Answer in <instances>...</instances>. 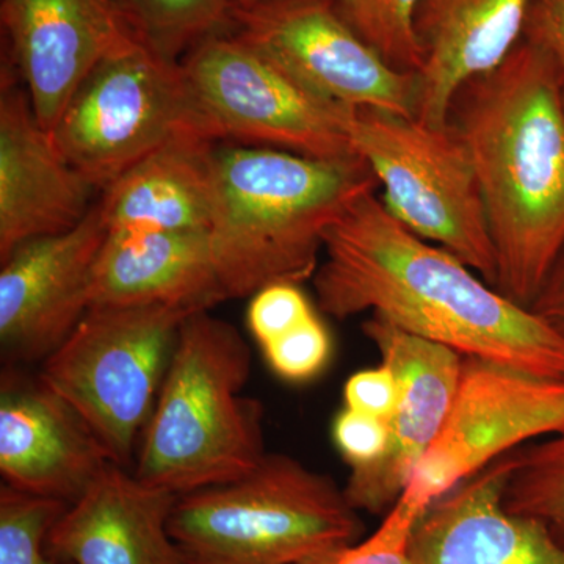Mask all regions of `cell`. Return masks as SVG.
Instances as JSON below:
<instances>
[{
    "label": "cell",
    "mask_w": 564,
    "mask_h": 564,
    "mask_svg": "<svg viewBox=\"0 0 564 564\" xmlns=\"http://www.w3.org/2000/svg\"><path fill=\"white\" fill-rule=\"evenodd\" d=\"M377 185L359 158L215 148L209 239L226 300L314 278L326 229Z\"/></svg>",
    "instance_id": "3"
},
{
    "label": "cell",
    "mask_w": 564,
    "mask_h": 564,
    "mask_svg": "<svg viewBox=\"0 0 564 564\" xmlns=\"http://www.w3.org/2000/svg\"><path fill=\"white\" fill-rule=\"evenodd\" d=\"M508 456L511 469L505 486V508L543 522L564 545V426Z\"/></svg>",
    "instance_id": "22"
},
{
    "label": "cell",
    "mask_w": 564,
    "mask_h": 564,
    "mask_svg": "<svg viewBox=\"0 0 564 564\" xmlns=\"http://www.w3.org/2000/svg\"><path fill=\"white\" fill-rule=\"evenodd\" d=\"M448 122L473 158L503 295L532 306L564 248V95L558 66L524 39L455 96Z\"/></svg>",
    "instance_id": "2"
},
{
    "label": "cell",
    "mask_w": 564,
    "mask_h": 564,
    "mask_svg": "<svg viewBox=\"0 0 564 564\" xmlns=\"http://www.w3.org/2000/svg\"><path fill=\"white\" fill-rule=\"evenodd\" d=\"M348 139L397 221L426 242L462 259L492 288L496 251L470 152L454 126L415 117L352 109Z\"/></svg>",
    "instance_id": "6"
},
{
    "label": "cell",
    "mask_w": 564,
    "mask_h": 564,
    "mask_svg": "<svg viewBox=\"0 0 564 564\" xmlns=\"http://www.w3.org/2000/svg\"><path fill=\"white\" fill-rule=\"evenodd\" d=\"M144 43L181 62L207 36L231 29L229 0H118Z\"/></svg>",
    "instance_id": "23"
},
{
    "label": "cell",
    "mask_w": 564,
    "mask_h": 564,
    "mask_svg": "<svg viewBox=\"0 0 564 564\" xmlns=\"http://www.w3.org/2000/svg\"><path fill=\"white\" fill-rule=\"evenodd\" d=\"M115 464L87 422L40 377L0 384V473L11 488L74 503Z\"/></svg>",
    "instance_id": "15"
},
{
    "label": "cell",
    "mask_w": 564,
    "mask_h": 564,
    "mask_svg": "<svg viewBox=\"0 0 564 564\" xmlns=\"http://www.w3.org/2000/svg\"><path fill=\"white\" fill-rule=\"evenodd\" d=\"M51 135L63 158L102 191L170 141L218 140L182 63L144 41L93 70Z\"/></svg>",
    "instance_id": "8"
},
{
    "label": "cell",
    "mask_w": 564,
    "mask_h": 564,
    "mask_svg": "<svg viewBox=\"0 0 564 564\" xmlns=\"http://www.w3.org/2000/svg\"><path fill=\"white\" fill-rule=\"evenodd\" d=\"M251 351L231 323L188 315L141 434L135 477L184 496L231 484L265 456L262 404L243 395Z\"/></svg>",
    "instance_id": "4"
},
{
    "label": "cell",
    "mask_w": 564,
    "mask_h": 564,
    "mask_svg": "<svg viewBox=\"0 0 564 564\" xmlns=\"http://www.w3.org/2000/svg\"><path fill=\"white\" fill-rule=\"evenodd\" d=\"M181 63L218 139L326 161L358 159L347 132L351 107L307 90L232 33L199 41Z\"/></svg>",
    "instance_id": "9"
},
{
    "label": "cell",
    "mask_w": 564,
    "mask_h": 564,
    "mask_svg": "<svg viewBox=\"0 0 564 564\" xmlns=\"http://www.w3.org/2000/svg\"><path fill=\"white\" fill-rule=\"evenodd\" d=\"M170 533L187 564H302L358 543L362 522L332 478L267 454L239 480L177 497Z\"/></svg>",
    "instance_id": "5"
},
{
    "label": "cell",
    "mask_w": 564,
    "mask_h": 564,
    "mask_svg": "<svg viewBox=\"0 0 564 564\" xmlns=\"http://www.w3.org/2000/svg\"><path fill=\"white\" fill-rule=\"evenodd\" d=\"M399 384V403L388 421L383 456L351 469L344 494L356 511L386 514L402 496L423 455L443 429L458 391L463 355L370 315L362 323Z\"/></svg>",
    "instance_id": "12"
},
{
    "label": "cell",
    "mask_w": 564,
    "mask_h": 564,
    "mask_svg": "<svg viewBox=\"0 0 564 564\" xmlns=\"http://www.w3.org/2000/svg\"><path fill=\"white\" fill-rule=\"evenodd\" d=\"M522 36L540 44L554 58L564 95V0H533Z\"/></svg>",
    "instance_id": "31"
},
{
    "label": "cell",
    "mask_w": 564,
    "mask_h": 564,
    "mask_svg": "<svg viewBox=\"0 0 564 564\" xmlns=\"http://www.w3.org/2000/svg\"><path fill=\"white\" fill-rule=\"evenodd\" d=\"M69 503L2 485L0 488V564H65L47 552L52 527Z\"/></svg>",
    "instance_id": "25"
},
{
    "label": "cell",
    "mask_w": 564,
    "mask_h": 564,
    "mask_svg": "<svg viewBox=\"0 0 564 564\" xmlns=\"http://www.w3.org/2000/svg\"><path fill=\"white\" fill-rule=\"evenodd\" d=\"M421 0H337L340 14L352 31L393 68L417 74L422 52L414 32Z\"/></svg>",
    "instance_id": "24"
},
{
    "label": "cell",
    "mask_w": 564,
    "mask_h": 564,
    "mask_svg": "<svg viewBox=\"0 0 564 564\" xmlns=\"http://www.w3.org/2000/svg\"><path fill=\"white\" fill-rule=\"evenodd\" d=\"M188 311L91 307L39 375L128 469L158 402Z\"/></svg>",
    "instance_id": "7"
},
{
    "label": "cell",
    "mask_w": 564,
    "mask_h": 564,
    "mask_svg": "<svg viewBox=\"0 0 564 564\" xmlns=\"http://www.w3.org/2000/svg\"><path fill=\"white\" fill-rule=\"evenodd\" d=\"M563 426L564 380L463 356L458 391L443 429L397 502L423 516L489 464Z\"/></svg>",
    "instance_id": "10"
},
{
    "label": "cell",
    "mask_w": 564,
    "mask_h": 564,
    "mask_svg": "<svg viewBox=\"0 0 564 564\" xmlns=\"http://www.w3.org/2000/svg\"><path fill=\"white\" fill-rule=\"evenodd\" d=\"M333 441L351 469L369 466L388 447V422L344 408L334 419Z\"/></svg>",
    "instance_id": "29"
},
{
    "label": "cell",
    "mask_w": 564,
    "mask_h": 564,
    "mask_svg": "<svg viewBox=\"0 0 564 564\" xmlns=\"http://www.w3.org/2000/svg\"><path fill=\"white\" fill-rule=\"evenodd\" d=\"M232 9H250V7L261 6V3L272 2V0H229Z\"/></svg>",
    "instance_id": "33"
},
{
    "label": "cell",
    "mask_w": 564,
    "mask_h": 564,
    "mask_svg": "<svg viewBox=\"0 0 564 564\" xmlns=\"http://www.w3.org/2000/svg\"><path fill=\"white\" fill-rule=\"evenodd\" d=\"M314 314L310 300L299 284L276 282L252 295L247 322L252 336L263 347L292 332Z\"/></svg>",
    "instance_id": "27"
},
{
    "label": "cell",
    "mask_w": 564,
    "mask_h": 564,
    "mask_svg": "<svg viewBox=\"0 0 564 564\" xmlns=\"http://www.w3.org/2000/svg\"><path fill=\"white\" fill-rule=\"evenodd\" d=\"M9 51L47 132L107 58L139 44L118 0H2Z\"/></svg>",
    "instance_id": "13"
},
{
    "label": "cell",
    "mask_w": 564,
    "mask_h": 564,
    "mask_svg": "<svg viewBox=\"0 0 564 564\" xmlns=\"http://www.w3.org/2000/svg\"><path fill=\"white\" fill-rule=\"evenodd\" d=\"M262 350L278 377L291 383H306L328 366L333 343L325 323L314 314L292 332L263 345Z\"/></svg>",
    "instance_id": "26"
},
{
    "label": "cell",
    "mask_w": 564,
    "mask_h": 564,
    "mask_svg": "<svg viewBox=\"0 0 564 564\" xmlns=\"http://www.w3.org/2000/svg\"><path fill=\"white\" fill-rule=\"evenodd\" d=\"M107 234L96 204L76 228L33 239L2 261L0 344L10 361H44L90 311Z\"/></svg>",
    "instance_id": "14"
},
{
    "label": "cell",
    "mask_w": 564,
    "mask_h": 564,
    "mask_svg": "<svg viewBox=\"0 0 564 564\" xmlns=\"http://www.w3.org/2000/svg\"><path fill=\"white\" fill-rule=\"evenodd\" d=\"M209 232L110 231L91 284V307L169 306L199 313L225 302Z\"/></svg>",
    "instance_id": "20"
},
{
    "label": "cell",
    "mask_w": 564,
    "mask_h": 564,
    "mask_svg": "<svg viewBox=\"0 0 564 564\" xmlns=\"http://www.w3.org/2000/svg\"><path fill=\"white\" fill-rule=\"evenodd\" d=\"M529 310L564 333V248Z\"/></svg>",
    "instance_id": "32"
},
{
    "label": "cell",
    "mask_w": 564,
    "mask_h": 564,
    "mask_svg": "<svg viewBox=\"0 0 564 564\" xmlns=\"http://www.w3.org/2000/svg\"><path fill=\"white\" fill-rule=\"evenodd\" d=\"M314 274L325 314L372 313L397 328L536 377L564 380V333L426 242L364 193L323 237Z\"/></svg>",
    "instance_id": "1"
},
{
    "label": "cell",
    "mask_w": 564,
    "mask_h": 564,
    "mask_svg": "<svg viewBox=\"0 0 564 564\" xmlns=\"http://www.w3.org/2000/svg\"><path fill=\"white\" fill-rule=\"evenodd\" d=\"M533 0H421L414 32L422 52L415 118L448 124L467 82L500 65L522 40Z\"/></svg>",
    "instance_id": "19"
},
{
    "label": "cell",
    "mask_w": 564,
    "mask_h": 564,
    "mask_svg": "<svg viewBox=\"0 0 564 564\" xmlns=\"http://www.w3.org/2000/svg\"><path fill=\"white\" fill-rule=\"evenodd\" d=\"M229 33L328 101L415 117L417 74L389 65L344 20L337 0L232 9Z\"/></svg>",
    "instance_id": "11"
},
{
    "label": "cell",
    "mask_w": 564,
    "mask_h": 564,
    "mask_svg": "<svg viewBox=\"0 0 564 564\" xmlns=\"http://www.w3.org/2000/svg\"><path fill=\"white\" fill-rule=\"evenodd\" d=\"M214 141L181 137L163 144L104 191L110 231L209 232Z\"/></svg>",
    "instance_id": "21"
},
{
    "label": "cell",
    "mask_w": 564,
    "mask_h": 564,
    "mask_svg": "<svg viewBox=\"0 0 564 564\" xmlns=\"http://www.w3.org/2000/svg\"><path fill=\"white\" fill-rule=\"evenodd\" d=\"M177 497L110 464L52 527L47 552L65 564H187L170 533Z\"/></svg>",
    "instance_id": "18"
},
{
    "label": "cell",
    "mask_w": 564,
    "mask_h": 564,
    "mask_svg": "<svg viewBox=\"0 0 564 564\" xmlns=\"http://www.w3.org/2000/svg\"><path fill=\"white\" fill-rule=\"evenodd\" d=\"M98 191L58 151L28 93L0 101V261L40 237L76 228Z\"/></svg>",
    "instance_id": "16"
},
{
    "label": "cell",
    "mask_w": 564,
    "mask_h": 564,
    "mask_svg": "<svg viewBox=\"0 0 564 564\" xmlns=\"http://www.w3.org/2000/svg\"><path fill=\"white\" fill-rule=\"evenodd\" d=\"M414 529L413 521L391 510L372 536L302 564H414L410 555Z\"/></svg>",
    "instance_id": "28"
},
{
    "label": "cell",
    "mask_w": 564,
    "mask_h": 564,
    "mask_svg": "<svg viewBox=\"0 0 564 564\" xmlns=\"http://www.w3.org/2000/svg\"><path fill=\"white\" fill-rule=\"evenodd\" d=\"M510 469L505 455L437 499L411 536L414 564H564L543 522L505 508Z\"/></svg>",
    "instance_id": "17"
},
{
    "label": "cell",
    "mask_w": 564,
    "mask_h": 564,
    "mask_svg": "<svg viewBox=\"0 0 564 564\" xmlns=\"http://www.w3.org/2000/svg\"><path fill=\"white\" fill-rule=\"evenodd\" d=\"M345 408L388 422L399 403V384L388 366L361 370L344 388Z\"/></svg>",
    "instance_id": "30"
}]
</instances>
